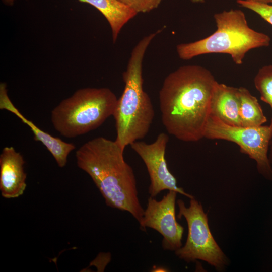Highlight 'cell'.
Segmentation results:
<instances>
[{
  "label": "cell",
  "mask_w": 272,
  "mask_h": 272,
  "mask_svg": "<svg viewBox=\"0 0 272 272\" xmlns=\"http://www.w3.org/2000/svg\"><path fill=\"white\" fill-rule=\"evenodd\" d=\"M254 83L262 101L272 109V64L259 69L254 79Z\"/></svg>",
  "instance_id": "15"
},
{
  "label": "cell",
  "mask_w": 272,
  "mask_h": 272,
  "mask_svg": "<svg viewBox=\"0 0 272 272\" xmlns=\"http://www.w3.org/2000/svg\"><path fill=\"white\" fill-rule=\"evenodd\" d=\"M239 97V115L242 126L257 127L267 121L257 99L246 88H238Z\"/></svg>",
  "instance_id": "14"
},
{
  "label": "cell",
  "mask_w": 272,
  "mask_h": 272,
  "mask_svg": "<svg viewBox=\"0 0 272 272\" xmlns=\"http://www.w3.org/2000/svg\"><path fill=\"white\" fill-rule=\"evenodd\" d=\"M160 32L149 34L138 42L122 74L124 88L112 116L117 133L115 141L123 150L147 135L154 119L153 104L143 88V62L149 45Z\"/></svg>",
  "instance_id": "3"
},
{
  "label": "cell",
  "mask_w": 272,
  "mask_h": 272,
  "mask_svg": "<svg viewBox=\"0 0 272 272\" xmlns=\"http://www.w3.org/2000/svg\"><path fill=\"white\" fill-rule=\"evenodd\" d=\"M246 1L253 2L255 3L272 4V0H244Z\"/></svg>",
  "instance_id": "18"
},
{
  "label": "cell",
  "mask_w": 272,
  "mask_h": 272,
  "mask_svg": "<svg viewBox=\"0 0 272 272\" xmlns=\"http://www.w3.org/2000/svg\"><path fill=\"white\" fill-rule=\"evenodd\" d=\"M137 14L149 12L156 9L163 0H118Z\"/></svg>",
  "instance_id": "17"
},
{
  "label": "cell",
  "mask_w": 272,
  "mask_h": 272,
  "mask_svg": "<svg viewBox=\"0 0 272 272\" xmlns=\"http://www.w3.org/2000/svg\"><path fill=\"white\" fill-rule=\"evenodd\" d=\"M239 104L238 88L218 82L211 99L210 115L227 124L242 126Z\"/></svg>",
  "instance_id": "12"
},
{
  "label": "cell",
  "mask_w": 272,
  "mask_h": 272,
  "mask_svg": "<svg viewBox=\"0 0 272 272\" xmlns=\"http://www.w3.org/2000/svg\"><path fill=\"white\" fill-rule=\"evenodd\" d=\"M97 9L109 23L115 43L123 26L137 13L118 0H79Z\"/></svg>",
  "instance_id": "13"
},
{
  "label": "cell",
  "mask_w": 272,
  "mask_h": 272,
  "mask_svg": "<svg viewBox=\"0 0 272 272\" xmlns=\"http://www.w3.org/2000/svg\"><path fill=\"white\" fill-rule=\"evenodd\" d=\"M0 109L13 113L28 125L33 133L34 140L41 142L46 148L59 167L66 165L69 154L76 148L75 145L49 134L27 119L11 101L8 95L6 84L4 83L0 84Z\"/></svg>",
  "instance_id": "11"
},
{
  "label": "cell",
  "mask_w": 272,
  "mask_h": 272,
  "mask_svg": "<svg viewBox=\"0 0 272 272\" xmlns=\"http://www.w3.org/2000/svg\"><path fill=\"white\" fill-rule=\"evenodd\" d=\"M217 83L208 69L198 65L180 66L165 77L159 101L162 122L168 133L186 142L204 138Z\"/></svg>",
  "instance_id": "1"
},
{
  "label": "cell",
  "mask_w": 272,
  "mask_h": 272,
  "mask_svg": "<svg viewBox=\"0 0 272 272\" xmlns=\"http://www.w3.org/2000/svg\"><path fill=\"white\" fill-rule=\"evenodd\" d=\"M177 217H184L188 227V234L184 246L175 251V254L186 262L201 260L219 271L224 270L229 261L216 242L210 229L207 214L200 202L190 199L187 207L182 199H178Z\"/></svg>",
  "instance_id": "6"
},
{
  "label": "cell",
  "mask_w": 272,
  "mask_h": 272,
  "mask_svg": "<svg viewBox=\"0 0 272 272\" xmlns=\"http://www.w3.org/2000/svg\"><path fill=\"white\" fill-rule=\"evenodd\" d=\"M214 18L217 29L211 35L177 45L180 59L189 60L203 54L224 53L230 55L235 64L241 65L249 51L270 44V37L251 28L241 10H225L215 14Z\"/></svg>",
  "instance_id": "4"
},
{
  "label": "cell",
  "mask_w": 272,
  "mask_h": 272,
  "mask_svg": "<svg viewBox=\"0 0 272 272\" xmlns=\"http://www.w3.org/2000/svg\"><path fill=\"white\" fill-rule=\"evenodd\" d=\"M210 140H222L236 144L240 152L254 160L259 174L272 181V165L268 158L272 138V121L269 125L257 127L236 126L227 124L210 115L204 133Z\"/></svg>",
  "instance_id": "7"
},
{
  "label": "cell",
  "mask_w": 272,
  "mask_h": 272,
  "mask_svg": "<svg viewBox=\"0 0 272 272\" xmlns=\"http://www.w3.org/2000/svg\"><path fill=\"white\" fill-rule=\"evenodd\" d=\"M192 3H203L205 0H190Z\"/></svg>",
  "instance_id": "20"
},
{
  "label": "cell",
  "mask_w": 272,
  "mask_h": 272,
  "mask_svg": "<svg viewBox=\"0 0 272 272\" xmlns=\"http://www.w3.org/2000/svg\"><path fill=\"white\" fill-rule=\"evenodd\" d=\"M271 121H272V118H271ZM268 158H269L270 162L272 165V138H271V139L270 142V145H269V151H268Z\"/></svg>",
  "instance_id": "19"
},
{
  "label": "cell",
  "mask_w": 272,
  "mask_h": 272,
  "mask_svg": "<svg viewBox=\"0 0 272 272\" xmlns=\"http://www.w3.org/2000/svg\"><path fill=\"white\" fill-rule=\"evenodd\" d=\"M115 141L99 137L76 152L78 167L92 179L107 206L129 212L142 224L144 210L138 197L135 177Z\"/></svg>",
  "instance_id": "2"
},
{
  "label": "cell",
  "mask_w": 272,
  "mask_h": 272,
  "mask_svg": "<svg viewBox=\"0 0 272 272\" xmlns=\"http://www.w3.org/2000/svg\"><path fill=\"white\" fill-rule=\"evenodd\" d=\"M23 156L13 147H5L0 155V190L2 196L14 198L22 195L26 187Z\"/></svg>",
  "instance_id": "10"
},
{
  "label": "cell",
  "mask_w": 272,
  "mask_h": 272,
  "mask_svg": "<svg viewBox=\"0 0 272 272\" xmlns=\"http://www.w3.org/2000/svg\"><path fill=\"white\" fill-rule=\"evenodd\" d=\"M241 7L249 9L272 25V4H263L244 0H237Z\"/></svg>",
  "instance_id": "16"
},
{
  "label": "cell",
  "mask_w": 272,
  "mask_h": 272,
  "mask_svg": "<svg viewBox=\"0 0 272 272\" xmlns=\"http://www.w3.org/2000/svg\"><path fill=\"white\" fill-rule=\"evenodd\" d=\"M177 193L169 190L160 201L150 196L140 225L144 231L148 227L159 232L163 237L162 247L165 250L175 251L182 246L184 228L177 221L175 214Z\"/></svg>",
  "instance_id": "9"
},
{
  "label": "cell",
  "mask_w": 272,
  "mask_h": 272,
  "mask_svg": "<svg viewBox=\"0 0 272 272\" xmlns=\"http://www.w3.org/2000/svg\"><path fill=\"white\" fill-rule=\"evenodd\" d=\"M117 100L107 88L81 89L53 108L51 121L61 135L77 137L97 128L112 116Z\"/></svg>",
  "instance_id": "5"
},
{
  "label": "cell",
  "mask_w": 272,
  "mask_h": 272,
  "mask_svg": "<svg viewBox=\"0 0 272 272\" xmlns=\"http://www.w3.org/2000/svg\"><path fill=\"white\" fill-rule=\"evenodd\" d=\"M169 136L165 133L159 134L152 143L135 141L130 146L144 162L150 179L148 192L155 197L162 191H175L190 199L194 197L177 186V180L170 172L165 159V151Z\"/></svg>",
  "instance_id": "8"
}]
</instances>
